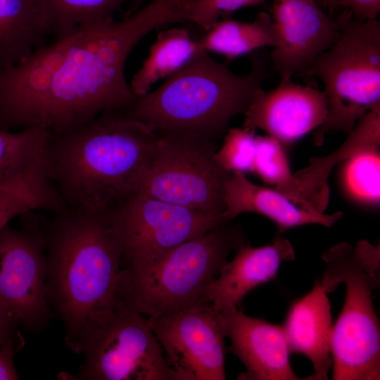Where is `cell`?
<instances>
[{"mask_svg": "<svg viewBox=\"0 0 380 380\" xmlns=\"http://www.w3.org/2000/svg\"><path fill=\"white\" fill-rule=\"evenodd\" d=\"M183 20L180 0H152L118 22L47 43L12 69L14 102L0 129L57 134L125 110L139 99L124 74L131 51L151 31Z\"/></svg>", "mask_w": 380, "mask_h": 380, "instance_id": "6da1fadb", "label": "cell"}, {"mask_svg": "<svg viewBox=\"0 0 380 380\" xmlns=\"http://www.w3.org/2000/svg\"><path fill=\"white\" fill-rule=\"evenodd\" d=\"M46 296L62 320L65 344L77 353L121 307L120 243L105 216L67 210L42 224Z\"/></svg>", "mask_w": 380, "mask_h": 380, "instance_id": "7a4b0ae2", "label": "cell"}, {"mask_svg": "<svg viewBox=\"0 0 380 380\" xmlns=\"http://www.w3.org/2000/svg\"><path fill=\"white\" fill-rule=\"evenodd\" d=\"M156 137L143 122L107 113L51 134L44 163L68 210L105 216L139 189Z\"/></svg>", "mask_w": 380, "mask_h": 380, "instance_id": "3957f363", "label": "cell"}, {"mask_svg": "<svg viewBox=\"0 0 380 380\" xmlns=\"http://www.w3.org/2000/svg\"><path fill=\"white\" fill-rule=\"evenodd\" d=\"M249 54L251 70L239 75L201 51L120 113L155 132L191 134L219 141L232 120L245 113L267 76L268 55L258 50Z\"/></svg>", "mask_w": 380, "mask_h": 380, "instance_id": "277c9868", "label": "cell"}, {"mask_svg": "<svg viewBox=\"0 0 380 380\" xmlns=\"http://www.w3.org/2000/svg\"><path fill=\"white\" fill-rule=\"evenodd\" d=\"M225 221L139 269H122V308L157 318L200 304L205 291L232 252L247 244L241 227Z\"/></svg>", "mask_w": 380, "mask_h": 380, "instance_id": "5b68a950", "label": "cell"}, {"mask_svg": "<svg viewBox=\"0 0 380 380\" xmlns=\"http://www.w3.org/2000/svg\"><path fill=\"white\" fill-rule=\"evenodd\" d=\"M320 285L327 293L345 284L342 310L332 327V379H380V331L372 291L380 284L379 246L343 241L323 253Z\"/></svg>", "mask_w": 380, "mask_h": 380, "instance_id": "8992f818", "label": "cell"}, {"mask_svg": "<svg viewBox=\"0 0 380 380\" xmlns=\"http://www.w3.org/2000/svg\"><path fill=\"white\" fill-rule=\"evenodd\" d=\"M336 18L339 37L299 76L317 77L324 86L327 114L315 130L316 146L330 132L348 134L365 114L380 108V22L357 20L346 11Z\"/></svg>", "mask_w": 380, "mask_h": 380, "instance_id": "52a82bcc", "label": "cell"}, {"mask_svg": "<svg viewBox=\"0 0 380 380\" xmlns=\"http://www.w3.org/2000/svg\"><path fill=\"white\" fill-rule=\"evenodd\" d=\"M146 175L139 191L172 204L221 215L232 173L215 160L218 141L202 136L156 132Z\"/></svg>", "mask_w": 380, "mask_h": 380, "instance_id": "ba28073f", "label": "cell"}, {"mask_svg": "<svg viewBox=\"0 0 380 380\" xmlns=\"http://www.w3.org/2000/svg\"><path fill=\"white\" fill-rule=\"evenodd\" d=\"M105 217L120 245L121 268L128 270L144 267L176 246L227 221L221 215L167 203L139 190Z\"/></svg>", "mask_w": 380, "mask_h": 380, "instance_id": "9c48e42d", "label": "cell"}, {"mask_svg": "<svg viewBox=\"0 0 380 380\" xmlns=\"http://www.w3.org/2000/svg\"><path fill=\"white\" fill-rule=\"evenodd\" d=\"M74 380H178L144 315L120 309L89 337Z\"/></svg>", "mask_w": 380, "mask_h": 380, "instance_id": "30bf717a", "label": "cell"}, {"mask_svg": "<svg viewBox=\"0 0 380 380\" xmlns=\"http://www.w3.org/2000/svg\"><path fill=\"white\" fill-rule=\"evenodd\" d=\"M47 262L41 222L0 232V303L27 331L38 332L51 310L46 296Z\"/></svg>", "mask_w": 380, "mask_h": 380, "instance_id": "8fae6325", "label": "cell"}, {"mask_svg": "<svg viewBox=\"0 0 380 380\" xmlns=\"http://www.w3.org/2000/svg\"><path fill=\"white\" fill-rule=\"evenodd\" d=\"M178 380H224V332L220 308L198 304L168 316L148 317Z\"/></svg>", "mask_w": 380, "mask_h": 380, "instance_id": "7c38bea8", "label": "cell"}, {"mask_svg": "<svg viewBox=\"0 0 380 380\" xmlns=\"http://www.w3.org/2000/svg\"><path fill=\"white\" fill-rule=\"evenodd\" d=\"M270 15L279 35L270 61L280 82L299 77L341 33L317 0H273Z\"/></svg>", "mask_w": 380, "mask_h": 380, "instance_id": "4fadbf2b", "label": "cell"}, {"mask_svg": "<svg viewBox=\"0 0 380 380\" xmlns=\"http://www.w3.org/2000/svg\"><path fill=\"white\" fill-rule=\"evenodd\" d=\"M327 114L323 91L291 80L270 91L259 88L243 113V127L259 128L285 147L319 128Z\"/></svg>", "mask_w": 380, "mask_h": 380, "instance_id": "5bb4252c", "label": "cell"}, {"mask_svg": "<svg viewBox=\"0 0 380 380\" xmlns=\"http://www.w3.org/2000/svg\"><path fill=\"white\" fill-rule=\"evenodd\" d=\"M227 350L239 357L246 371L239 380H299L290 363L291 350L283 326L250 317L237 307L220 308Z\"/></svg>", "mask_w": 380, "mask_h": 380, "instance_id": "9a60e30c", "label": "cell"}, {"mask_svg": "<svg viewBox=\"0 0 380 380\" xmlns=\"http://www.w3.org/2000/svg\"><path fill=\"white\" fill-rule=\"evenodd\" d=\"M235 253L208 285L200 304L237 307L251 291L273 279L283 262L295 258L292 244L281 236L262 246L247 243Z\"/></svg>", "mask_w": 380, "mask_h": 380, "instance_id": "2e32d148", "label": "cell"}, {"mask_svg": "<svg viewBox=\"0 0 380 380\" xmlns=\"http://www.w3.org/2000/svg\"><path fill=\"white\" fill-rule=\"evenodd\" d=\"M282 326L291 352L306 356L312 364L314 373L305 379H327L333 324L327 293L319 281L292 303Z\"/></svg>", "mask_w": 380, "mask_h": 380, "instance_id": "e0dca14e", "label": "cell"}, {"mask_svg": "<svg viewBox=\"0 0 380 380\" xmlns=\"http://www.w3.org/2000/svg\"><path fill=\"white\" fill-rule=\"evenodd\" d=\"M224 203V220H232L244 213L260 214L274 222L280 234L306 224L331 227L343 215L340 211L329 215L303 208L275 189L253 183L242 172L232 173L225 185Z\"/></svg>", "mask_w": 380, "mask_h": 380, "instance_id": "ac0fdd59", "label": "cell"}, {"mask_svg": "<svg viewBox=\"0 0 380 380\" xmlns=\"http://www.w3.org/2000/svg\"><path fill=\"white\" fill-rule=\"evenodd\" d=\"M348 135L338 149L326 156L311 158L306 167L293 173L305 200L321 213L328 206L332 168L360 151L380 147V108L365 114Z\"/></svg>", "mask_w": 380, "mask_h": 380, "instance_id": "d6986e66", "label": "cell"}, {"mask_svg": "<svg viewBox=\"0 0 380 380\" xmlns=\"http://www.w3.org/2000/svg\"><path fill=\"white\" fill-rule=\"evenodd\" d=\"M50 35L43 0H0V71L23 62Z\"/></svg>", "mask_w": 380, "mask_h": 380, "instance_id": "ffe728a7", "label": "cell"}, {"mask_svg": "<svg viewBox=\"0 0 380 380\" xmlns=\"http://www.w3.org/2000/svg\"><path fill=\"white\" fill-rule=\"evenodd\" d=\"M66 210L48 175L43 157L0 186V232L15 217L34 210L53 214Z\"/></svg>", "mask_w": 380, "mask_h": 380, "instance_id": "44dd1931", "label": "cell"}, {"mask_svg": "<svg viewBox=\"0 0 380 380\" xmlns=\"http://www.w3.org/2000/svg\"><path fill=\"white\" fill-rule=\"evenodd\" d=\"M203 51L200 39H194L185 27L161 30L129 84L132 92L138 98L146 95L153 84L172 75Z\"/></svg>", "mask_w": 380, "mask_h": 380, "instance_id": "7402d4cb", "label": "cell"}, {"mask_svg": "<svg viewBox=\"0 0 380 380\" xmlns=\"http://www.w3.org/2000/svg\"><path fill=\"white\" fill-rule=\"evenodd\" d=\"M200 42L204 51L232 61L266 46H277L279 35L270 13L260 12L250 23L227 18L219 20L206 31Z\"/></svg>", "mask_w": 380, "mask_h": 380, "instance_id": "603a6c76", "label": "cell"}, {"mask_svg": "<svg viewBox=\"0 0 380 380\" xmlns=\"http://www.w3.org/2000/svg\"><path fill=\"white\" fill-rule=\"evenodd\" d=\"M128 0H43L51 35L61 39L113 21Z\"/></svg>", "mask_w": 380, "mask_h": 380, "instance_id": "cb8c5ba5", "label": "cell"}, {"mask_svg": "<svg viewBox=\"0 0 380 380\" xmlns=\"http://www.w3.org/2000/svg\"><path fill=\"white\" fill-rule=\"evenodd\" d=\"M252 172L298 206L317 210L305 200L291 171L284 146L275 139L270 136H256V152Z\"/></svg>", "mask_w": 380, "mask_h": 380, "instance_id": "d4e9b609", "label": "cell"}, {"mask_svg": "<svg viewBox=\"0 0 380 380\" xmlns=\"http://www.w3.org/2000/svg\"><path fill=\"white\" fill-rule=\"evenodd\" d=\"M51 133L42 128L0 129V186L24 172L44 153Z\"/></svg>", "mask_w": 380, "mask_h": 380, "instance_id": "484cf974", "label": "cell"}, {"mask_svg": "<svg viewBox=\"0 0 380 380\" xmlns=\"http://www.w3.org/2000/svg\"><path fill=\"white\" fill-rule=\"evenodd\" d=\"M379 150L374 148L360 151L340 163L341 188L355 203L368 207L379 204Z\"/></svg>", "mask_w": 380, "mask_h": 380, "instance_id": "4316f807", "label": "cell"}, {"mask_svg": "<svg viewBox=\"0 0 380 380\" xmlns=\"http://www.w3.org/2000/svg\"><path fill=\"white\" fill-rule=\"evenodd\" d=\"M255 152V130L234 127L227 130L214 157L224 170L246 173L253 171Z\"/></svg>", "mask_w": 380, "mask_h": 380, "instance_id": "83f0119b", "label": "cell"}, {"mask_svg": "<svg viewBox=\"0 0 380 380\" xmlns=\"http://www.w3.org/2000/svg\"><path fill=\"white\" fill-rule=\"evenodd\" d=\"M264 0H190L189 21L205 32L230 13L246 6L260 4Z\"/></svg>", "mask_w": 380, "mask_h": 380, "instance_id": "f1b7e54d", "label": "cell"}, {"mask_svg": "<svg viewBox=\"0 0 380 380\" xmlns=\"http://www.w3.org/2000/svg\"><path fill=\"white\" fill-rule=\"evenodd\" d=\"M338 7L344 8L353 18L360 21L377 19L380 12V0H327L324 9L329 11L331 16L334 10Z\"/></svg>", "mask_w": 380, "mask_h": 380, "instance_id": "f546056e", "label": "cell"}, {"mask_svg": "<svg viewBox=\"0 0 380 380\" xmlns=\"http://www.w3.org/2000/svg\"><path fill=\"white\" fill-rule=\"evenodd\" d=\"M20 336L8 343L0 345V380L19 379L14 364V355L19 347Z\"/></svg>", "mask_w": 380, "mask_h": 380, "instance_id": "4dcf8cb0", "label": "cell"}, {"mask_svg": "<svg viewBox=\"0 0 380 380\" xmlns=\"http://www.w3.org/2000/svg\"><path fill=\"white\" fill-rule=\"evenodd\" d=\"M20 324L0 303V345L20 336L17 328Z\"/></svg>", "mask_w": 380, "mask_h": 380, "instance_id": "1f68e13d", "label": "cell"}, {"mask_svg": "<svg viewBox=\"0 0 380 380\" xmlns=\"http://www.w3.org/2000/svg\"><path fill=\"white\" fill-rule=\"evenodd\" d=\"M134 1V5L132 8L131 9V11H134V10L139 9V7L142 1V0H133Z\"/></svg>", "mask_w": 380, "mask_h": 380, "instance_id": "d6a6232c", "label": "cell"}, {"mask_svg": "<svg viewBox=\"0 0 380 380\" xmlns=\"http://www.w3.org/2000/svg\"><path fill=\"white\" fill-rule=\"evenodd\" d=\"M320 6L324 10V6L327 0H317Z\"/></svg>", "mask_w": 380, "mask_h": 380, "instance_id": "836d02e7", "label": "cell"}]
</instances>
